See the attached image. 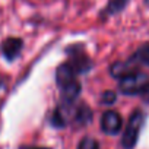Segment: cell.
<instances>
[{
    "instance_id": "obj_1",
    "label": "cell",
    "mask_w": 149,
    "mask_h": 149,
    "mask_svg": "<svg viewBox=\"0 0 149 149\" xmlns=\"http://www.w3.org/2000/svg\"><path fill=\"white\" fill-rule=\"evenodd\" d=\"M145 123V114L142 110H134L132 113V116L129 117L127 126L124 129L123 137H121V145L124 149H134L137 140H139V134L142 132Z\"/></svg>"
},
{
    "instance_id": "obj_2",
    "label": "cell",
    "mask_w": 149,
    "mask_h": 149,
    "mask_svg": "<svg viewBox=\"0 0 149 149\" xmlns=\"http://www.w3.org/2000/svg\"><path fill=\"white\" fill-rule=\"evenodd\" d=\"M149 84V76L142 72H134L120 79L118 88L124 95H140Z\"/></svg>"
},
{
    "instance_id": "obj_3",
    "label": "cell",
    "mask_w": 149,
    "mask_h": 149,
    "mask_svg": "<svg viewBox=\"0 0 149 149\" xmlns=\"http://www.w3.org/2000/svg\"><path fill=\"white\" fill-rule=\"evenodd\" d=\"M66 51L70 56L69 63L73 66V69L76 70V73H85L92 67V61H91L89 56L85 53L84 45L74 44V45H70Z\"/></svg>"
},
{
    "instance_id": "obj_4",
    "label": "cell",
    "mask_w": 149,
    "mask_h": 149,
    "mask_svg": "<svg viewBox=\"0 0 149 149\" xmlns=\"http://www.w3.org/2000/svg\"><path fill=\"white\" fill-rule=\"evenodd\" d=\"M121 126H123V120H121V116L117 111L108 110L102 114V117H101V130L105 134H117L121 130Z\"/></svg>"
},
{
    "instance_id": "obj_5",
    "label": "cell",
    "mask_w": 149,
    "mask_h": 149,
    "mask_svg": "<svg viewBox=\"0 0 149 149\" xmlns=\"http://www.w3.org/2000/svg\"><path fill=\"white\" fill-rule=\"evenodd\" d=\"M76 74H78L76 70L73 69V66L69 61L61 63L56 70V84H57V86L61 89L66 85H69L70 82L76 81Z\"/></svg>"
},
{
    "instance_id": "obj_6",
    "label": "cell",
    "mask_w": 149,
    "mask_h": 149,
    "mask_svg": "<svg viewBox=\"0 0 149 149\" xmlns=\"http://www.w3.org/2000/svg\"><path fill=\"white\" fill-rule=\"evenodd\" d=\"M22 40L21 38H16V37H9L6 38L3 42H2V53L3 56L9 60V61H13L22 51Z\"/></svg>"
},
{
    "instance_id": "obj_7",
    "label": "cell",
    "mask_w": 149,
    "mask_h": 149,
    "mask_svg": "<svg viewBox=\"0 0 149 149\" xmlns=\"http://www.w3.org/2000/svg\"><path fill=\"white\" fill-rule=\"evenodd\" d=\"M134 72H137V64L132 58L124 60V61H116L110 67V74L117 79H121V78L127 76L130 73H134Z\"/></svg>"
},
{
    "instance_id": "obj_8",
    "label": "cell",
    "mask_w": 149,
    "mask_h": 149,
    "mask_svg": "<svg viewBox=\"0 0 149 149\" xmlns=\"http://www.w3.org/2000/svg\"><path fill=\"white\" fill-rule=\"evenodd\" d=\"M82 85L78 81H73L64 88H61V102L63 104H73L81 95Z\"/></svg>"
},
{
    "instance_id": "obj_9",
    "label": "cell",
    "mask_w": 149,
    "mask_h": 149,
    "mask_svg": "<svg viewBox=\"0 0 149 149\" xmlns=\"http://www.w3.org/2000/svg\"><path fill=\"white\" fill-rule=\"evenodd\" d=\"M129 5V0H110L107 3V6L101 10V18L107 19L110 16H114L120 12H123L126 9V6Z\"/></svg>"
},
{
    "instance_id": "obj_10",
    "label": "cell",
    "mask_w": 149,
    "mask_h": 149,
    "mask_svg": "<svg viewBox=\"0 0 149 149\" xmlns=\"http://www.w3.org/2000/svg\"><path fill=\"white\" fill-rule=\"evenodd\" d=\"M91 120H92V110L88 105L82 104V105H79L76 110H74V113H73V121H74V124L85 126Z\"/></svg>"
},
{
    "instance_id": "obj_11",
    "label": "cell",
    "mask_w": 149,
    "mask_h": 149,
    "mask_svg": "<svg viewBox=\"0 0 149 149\" xmlns=\"http://www.w3.org/2000/svg\"><path fill=\"white\" fill-rule=\"evenodd\" d=\"M130 58L136 64H145V66L149 67V44H145L140 48H137V51Z\"/></svg>"
},
{
    "instance_id": "obj_12",
    "label": "cell",
    "mask_w": 149,
    "mask_h": 149,
    "mask_svg": "<svg viewBox=\"0 0 149 149\" xmlns=\"http://www.w3.org/2000/svg\"><path fill=\"white\" fill-rule=\"evenodd\" d=\"M78 149H100V145H98V142H97L94 137L85 136V137L79 142Z\"/></svg>"
},
{
    "instance_id": "obj_13",
    "label": "cell",
    "mask_w": 149,
    "mask_h": 149,
    "mask_svg": "<svg viewBox=\"0 0 149 149\" xmlns=\"http://www.w3.org/2000/svg\"><path fill=\"white\" fill-rule=\"evenodd\" d=\"M116 101H117V94L114 91H105L101 95V102L104 105H113Z\"/></svg>"
},
{
    "instance_id": "obj_14",
    "label": "cell",
    "mask_w": 149,
    "mask_h": 149,
    "mask_svg": "<svg viewBox=\"0 0 149 149\" xmlns=\"http://www.w3.org/2000/svg\"><path fill=\"white\" fill-rule=\"evenodd\" d=\"M140 97L143 98V101H145V102H149V84H148V86L145 88V91L140 94Z\"/></svg>"
},
{
    "instance_id": "obj_15",
    "label": "cell",
    "mask_w": 149,
    "mask_h": 149,
    "mask_svg": "<svg viewBox=\"0 0 149 149\" xmlns=\"http://www.w3.org/2000/svg\"><path fill=\"white\" fill-rule=\"evenodd\" d=\"M21 149H50V148H45V146H22Z\"/></svg>"
},
{
    "instance_id": "obj_16",
    "label": "cell",
    "mask_w": 149,
    "mask_h": 149,
    "mask_svg": "<svg viewBox=\"0 0 149 149\" xmlns=\"http://www.w3.org/2000/svg\"><path fill=\"white\" fill-rule=\"evenodd\" d=\"M145 3H146V5L149 6V0H145Z\"/></svg>"
}]
</instances>
